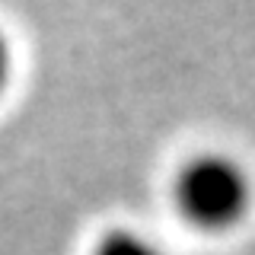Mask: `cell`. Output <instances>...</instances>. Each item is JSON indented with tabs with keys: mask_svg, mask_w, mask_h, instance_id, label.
<instances>
[{
	"mask_svg": "<svg viewBox=\"0 0 255 255\" xmlns=\"http://www.w3.org/2000/svg\"><path fill=\"white\" fill-rule=\"evenodd\" d=\"M175 207L201 230H227L249 207V179L230 156H195L175 179Z\"/></svg>",
	"mask_w": 255,
	"mask_h": 255,
	"instance_id": "obj_1",
	"label": "cell"
},
{
	"mask_svg": "<svg viewBox=\"0 0 255 255\" xmlns=\"http://www.w3.org/2000/svg\"><path fill=\"white\" fill-rule=\"evenodd\" d=\"M93 255H163V252L134 230H112L106 239H99Z\"/></svg>",
	"mask_w": 255,
	"mask_h": 255,
	"instance_id": "obj_2",
	"label": "cell"
},
{
	"mask_svg": "<svg viewBox=\"0 0 255 255\" xmlns=\"http://www.w3.org/2000/svg\"><path fill=\"white\" fill-rule=\"evenodd\" d=\"M6 74H10V51H6V42H3V35H0V93H3Z\"/></svg>",
	"mask_w": 255,
	"mask_h": 255,
	"instance_id": "obj_3",
	"label": "cell"
}]
</instances>
